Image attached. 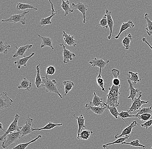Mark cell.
I'll use <instances>...</instances> for the list:
<instances>
[{"label": "cell", "mask_w": 152, "mask_h": 149, "mask_svg": "<svg viewBox=\"0 0 152 149\" xmlns=\"http://www.w3.org/2000/svg\"><path fill=\"white\" fill-rule=\"evenodd\" d=\"M152 107L141 108L140 109L137 111V113L136 115H141L142 114L146 113H152Z\"/></svg>", "instance_id": "obj_43"}, {"label": "cell", "mask_w": 152, "mask_h": 149, "mask_svg": "<svg viewBox=\"0 0 152 149\" xmlns=\"http://www.w3.org/2000/svg\"><path fill=\"white\" fill-rule=\"evenodd\" d=\"M29 13V11H24L23 13L19 14H14L10 16L9 18L6 20H3L1 21L2 23H21L25 25L26 21V16Z\"/></svg>", "instance_id": "obj_4"}, {"label": "cell", "mask_w": 152, "mask_h": 149, "mask_svg": "<svg viewBox=\"0 0 152 149\" xmlns=\"http://www.w3.org/2000/svg\"><path fill=\"white\" fill-rule=\"evenodd\" d=\"M151 149H152V146H151Z\"/></svg>", "instance_id": "obj_50"}, {"label": "cell", "mask_w": 152, "mask_h": 149, "mask_svg": "<svg viewBox=\"0 0 152 149\" xmlns=\"http://www.w3.org/2000/svg\"><path fill=\"white\" fill-rule=\"evenodd\" d=\"M121 145H131L133 147H137V148H142L143 149H146V147L142 144L140 143L139 140H133L130 142H124Z\"/></svg>", "instance_id": "obj_38"}, {"label": "cell", "mask_w": 152, "mask_h": 149, "mask_svg": "<svg viewBox=\"0 0 152 149\" xmlns=\"http://www.w3.org/2000/svg\"><path fill=\"white\" fill-rule=\"evenodd\" d=\"M102 69H99V74L97 76L96 81V83L98 85L101 89L102 91L105 92V90L104 88V85H107V84L104 83V80L102 77Z\"/></svg>", "instance_id": "obj_34"}, {"label": "cell", "mask_w": 152, "mask_h": 149, "mask_svg": "<svg viewBox=\"0 0 152 149\" xmlns=\"http://www.w3.org/2000/svg\"><path fill=\"white\" fill-rule=\"evenodd\" d=\"M62 125L63 124H62V123L55 124V123L50 121V122H48L47 125H45L44 127H42V128H39V129H34V128H32V129L33 132L35 131H41L43 130H51L54 129L55 127H57V126H62Z\"/></svg>", "instance_id": "obj_29"}, {"label": "cell", "mask_w": 152, "mask_h": 149, "mask_svg": "<svg viewBox=\"0 0 152 149\" xmlns=\"http://www.w3.org/2000/svg\"><path fill=\"white\" fill-rule=\"evenodd\" d=\"M109 62V60H107L106 61L102 59H97L94 57L93 60H90L89 62L90 65L93 67H98L99 69H104L106 65Z\"/></svg>", "instance_id": "obj_12"}, {"label": "cell", "mask_w": 152, "mask_h": 149, "mask_svg": "<svg viewBox=\"0 0 152 149\" xmlns=\"http://www.w3.org/2000/svg\"><path fill=\"white\" fill-rule=\"evenodd\" d=\"M33 121V118H30L29 117V115H28L25 124L22 127L20 131L22 137L30 134L33 132L32 125Z\"/></svg>", "instance_id": "obj_8"}, {"label": "cell", "mask_w": 152, "mask_h": 149, "mask_svg": "<svg viewBox=\"0 0 152 149\" xmlns=\"http://www.w3.org/2000/svg\"><path fill=\"white\" fill-rule=\"evenodd\" d=\"M118 116H119L122 120L124 121L125 118H138L139 116L136 115H131L129 114L128 111H122L120 112V113H119Z\"/></svg>", "instance_id": "obj_40"}, {"label": "cell", "mask_w": 152, "mask_h": 149, "mask_svg": "<svg viewBox=\"0 0 152 149\" xmlns=\"http://www.w3.org/2000/svg\"><path fill=\"white\" fill-rule=\"evenodd\" d=\"M33 46V44H26V45L21 46L18 48H17V47L16 46V48L17 49V51L13 56V57H17L19 56H22L23 57H26L24 55L25 52L31 49Z\"/></svg>", "instance_id": "obj_14"}, {"label": "cell", "mask_w": 152, "mask_h": 149, "mask_svg": "<svg viewBox=\"0 0 152 149\" xmlns=\"http://www.w3.org/2000/svg\"><path fill=\"white\" fill-rule=\"evenodd\" d=\"M128 84H129V88L128 90L130 91V95L128 96V99H131L132 100V102L134 101L136 96L137 95L138 93V89H135L134 87V84H132V81H131L130 79L128 78H127Z\"/></svg>", "instance_id": "obj_21"}, {"label": "cell", "mask_w": 152, "mask_h": 149, "mask_svg": "<svg viewBox=\"0 0 152 149\" xmlns=\"http://www.w3.org/2000/svg\"><path fill=\"white\" fill-rule=\"evenodd\" d=\"M105 14L107 15V23H108V27L110 29V34L108 37V39L110 40L113 36V29L114 27V21L112 17V12L109 11L108 9L105 10Z\"/></svg>", "instance_id": "obj_16"}, {"label": "cell", "mask_w": 152, "mask_h": 149, "mask_svg": "<svg viewBox=\"0 0 152 149\" xmlns=\"http://www.w3.org/2000/svg\"><path fill=\"white\" fill-rule=\"evenodd\" d=\"M129 137H130V135H127L126 136L124 137L118 138L116 140H115V141L112 142V143H107V144H105V145H102V147L104 149H106L107 148V147L108 146H110V145H117V144H121L123 142H124L125 140L128 139L129 138Z\"/></svg>", "instance_id": "obj_33"}, {"label": "cell", "mask_w": 152, "mask_h": 149, "mask_svg": "<svg viewBox=\"0 0 152 149\" xmlns=\"http://www.w3.org/2000/svg\"><path fill=\"white\" fill-rule=\"evenodd\" d=\"M142 96V92H140L139 96L138 97L134 98V101L132 102L131 107L129 108L128 111V113H132V112L136 111L139 110L141 108V107L143 104H147L149 102V101H144V100H141V97Z\"/></svg>", "instance_id": "obj_7"}, {"label": "cell", "mask_w": 152, "mask_h": 149, "mask_svg": "<svg viewBox=\"0 0 152 149\" xmlns=\"http://www.w3.org/2000/svg\"><path fill=\"white\" fill-rule=\"evenodd\" d=\"M35 55V53H32L28 57H26L22 58H18L17 60L14 62V65L17 67L18 69H21L22 66L26 67V63L30 59H31L33 56Z\"/></svg>", "instance_id": "obj_15"}, {"label": "cell", "mask_w": 152, "mask_h": 149, "mask_svg": "<svg viewBox=\"0 0 152 149\" xmlns=\"http://www.w3.org/2000/svg\"><path fill=\"white\" fill-rule=\"evenodd\" d=\"M13 100L8 96L7 92H0V110H4L12 106Z\"/></svg>", "instance_id": "obj_6"}, {"label": "cell", "mask_w": 152, "mask_h": 149, "mask_svg": "<svg viewBox=\"0 0 152 149\" xmlns=\"http://www.w3.org/2000/svg\"><path fill=\"white\" fill-rule=\"evenodd\" d=\"M57 14H58V12H56L54 14H52L51 16H49L47 17L42 19L40 22L39 24L42 26H45L48 25L52 24V22L51 21V20L53 17H54L55 15H57Z\"/></svg>", "instance_id": "obj_36"}, {"label": "cell", "mask_w": 152, "mask_h": 149, "mask_svg": "<svg viewBox=\"0 0 152 149\" xmlns=\"http://www.w3.org/2000/svg\"><path fill=\"white\" fill-rule=\"evenodd\" d=\"M63 84L64 86V91H65L64 95L66 96L72 90L73 87L75 86V84L74 82L69 81H64Z\"/></svg>", "instance_id": "obj_37"}, {"label": "cell", "mask_w": 152, "mask_h": 149, "mask_svg": "<svg viewBox=\"0 0 152 149\" xmlns=\"http://www.w3.org/2000/svg\"><path fill=\"white\" fill-rule=\"evenodd\" d=\"M56 71V69L55 67L52 65H50V66H48L46 69V75L52 76L55 73Z\"/></svg>", "instance_id": "obj_45"}, {"label": "cell", "mask_w": 152, "mask_h": 149, "mask_svg": "<svg viewBox=\"0 0 152 149\" xmlns=\"http://www.w3.org/2000/svg\"><path fill=\"white\" fill-rule=\"evenodd\" d=\"M73 116L75 118L77 121L78 126V129L77 133V137L79 135L81 131L84 129L86 127V126L85 125V118L82 114L80 115L78 117L76 116L75 114H74Z\"/></svg>", "instance_id": "obj_18"}, {"label": "cell", "mask_w": 152, "mask_h": 149, "mask_svg": "<svg viewBox=\"0 0 152 149\" xmlns=\"http://www.w3.org/2000/svg\"><path fill=\"white\" fill-rule=\"evenodd\" d=\"M132 40V36L131 34H128V36L124 38L122 41V44L126 50H128L130 49V43Z\"/></svg>", "instance_id": "obj_35"}, {"label": "cell", "mask_w": 152, "mask_h": 149, "mask_svg": "<svg viewBox=\"0 0 152 149\" xmlns=\"http://www.w3.org/2000/svg\"><path fill=\"white\" fill-rule=\"evenodd\" d=\"M42 79L43 83L41 85V87H45L46 92L58 94L61 98H63L62 95L60 93L57 88V82L56 80L49 79L47 75H46L45 77H42Z\"/></svg>", "instance_id": "obj_2"}, {"label": "cell", "mask_w": 152, "mask_h": 149, "mask_svg": "<svg viewBox=\"0 0 152 149\" xmlns=\"http://www.w3.org/2000/svg\"><path fill=\"white\" fill-rule=\"evenodd\" d=\"M41 135H38L36 138H34L33 140H31V141H29V142H28V143L19 144V145H17V146H15L14 148L9 149H26L27 148V147H28V145L36 142L38 139L41 138Z\"/></svg>", "instance_id": "obj_30"}, {"label": "cell", "mask_w": 152, "mask_h": 149, "mask_svg": "<svg viewBox=\"0 0 152 149\" xmlns=\"http://www.w3.org/2000/svg\"><path fill=\"white\" fill-rule=\"evenodd\" d=\"M32 88V83L27 78H24L20 82V84L18 86V89H24L29 91Z\"/></svg>", "instance_id": "obj_23"}, {"label": "cell", "mask_w": 152, "mask_h": 149, "mask_svg": "<svg viewBox=\"0 0 152 149\" xmlns=\"http://www.w3.org/2000/svg\"><path fill=\"white\" fill-rule=\"evenodd\" d=\"M152 125V119L151 120H148L143 124H141V126L142 128H145L146 129H149Z\"/></svg>", "instance_id": "obj_46"}, {"label": "cell", "mask_w": 152, "mask_h": 149, "mask_svg": "<svg viewBox=\"0 0 152 149\" xmlns=\"http://www.w3.org/2000/svg\"><path fill=\"white\" fill-rule=\"evenodd\" d=\"M20 116L17 114L15 116L14 121L11 122L7 130L6 131L4 134L2 135H0V141H2L5 137L6 136L9 134L12 133L14 132H19L20 131L22 127H20L18 126V121L20 118Z\"/></svg>", "instance_id": "obj_5"}, {"label": "cell", "mask_w": 152, "mask_h": 149, "mask_svg": "<svg viewBox=\"0 0 152 149\" xmlns=\"http://www.w3.org/2000/svg\"><path fill=\"white\" fill-rule=\"evenodd\" d=\"M142 41H143V42L145 43L146 44H147V45H148V46H149V47H150V48H151V49L152 50V46L149 43V42L147 41V39H146V38H142Z\"/></svg>", "instance_id": "obj_47"}, {"label": "cell", "mask_w": 152, "mask_h": 149, "mask_svg": "<svg viewBox=\"0 0 152 149\" xmlns=\"http://www.w3.org/2000/svg\"><path fill=\"white\" fill-rule=\"evenodd\" d=\"M63 37L64 42L68 46H74V47H75L77 46V41L75 40L74 36L67 34L65 31H64Z\"/></svg>", "instance_id": "obj_17"}, {"label": "cell", "mask_w": 152, "mask_h": 149, "mask_svg": "<svg viewBox=\"0 0 152 149\" xmlns=\"http://www.w3.org/2000/svg\"><path fill=\"white\" fill-rule=\"evenodd\" d=\"M59 45L61 46L63 49V63L65 64H66L68 63L70 61L73 60V58L76 57V55L75 53L66 49L65 45L63 44H61Z\"/></svg>", "instance_id": "obj_10"}, {"label": "cell", "mask_w": 152, "mask_h": 149, "mask_svg": "<svg viewBox=\"0 0 152 149\" xmlns=\"http://www.w3.org/2000/svg\"><path fill=\"white\" fill-rule=\"evenodd\" d=\"M128 74V78L130 79L133 84H136L141 81V79L139 76L138 73H133L131 71H129Z\"/></svg>", "instance_id": "obj_26"}, {"label": "cell", "mask_w": 152, "mask_h": 149, "mask_svg": "<svg viewBox=\"0 0 152 149\" xmlns=\"http://www.w3.org/2000/svg\"><path fill=\"white\" fill-rule=\"evenodd\" d=\"M16 8L18 10H24V11L26 9H34L36 10H37L38 9L37 8L34 7L32 5L20 2L18 3Z\"/></svg>", "instance_id": "obj_32"}, {"label": "cell", "mask_w": 152, "mask_h": 149, "mask_svg": "<svg viewBox=\"0 0 152 149\" xmlns=\"http://www.w3.org/2000/svg\"><path fill=\"white\" fill-rule=\"evenodd\" d=\"M138 123L137 121H134L132 122V123L130 124L128 127L124 129L122 132H121L120 134H116L115 136V139L120 138V137H123L124 136H126L127 135H130V134L132 133V131L133 128H134L136 126H138Z\"/></svg>", "instance_id": "obj_11"}, {"label": "cell", "mask_w": 152, "mask_h": 149, "mask_svg": "<svg viewBox=\"0 0 152 149\" xmlns=\"http://www.w3.org/2000/svg\"><path fill=\"white\" fill-rule=\"evenodd\" d=\"M99 26H102V28H106V29L109 27H108V23H107V15L106 14L103 16L102 18L100 21L99 23L97 25L96 27H98Z\"/></svg>", "instance_id": "obj_41"}, {"label": "cell", "mask_w": 152, "mask_h": 149, "mask_svg": "<svg viewBox=\"0 0 152 149\" xmlns=\"http://www.w3.org/2000/svg\"><path fill=\"white\" fill-rule=\"evenodd\" d=\"M121 85L115 86L113 84L111 88H109V93L107 95L106 103L110 107H118L120 103L118 102L120 95V88Z\"/></svg>", "instance_id": "obj_1"}, {"label": "cell", "mask_w": 152, "mask_h": 149, "mask_svg": "<svg viewBox=\"0 0 152 149\" xmlns=\"http://www.w3.org/2000/svg\"><path fill=\"white\" fill-rule=\"evenodd\" d=\"M10 48V45H7L2 41H0V53L6 55L9 52Z\"/></svg>", "instance_id": "obj_39"}, {"label": "cell", "mask_w": 152, "mask_h": 149, "mask_svg": "<svg viewBox=\"0 0 152 149\" xmlns=\"http://www.w3.org/2000/svg\"><path fill=\"white\" fill-rule=\"evenodd\" d=\"M37 36L42 39V44L41 45V48L48 47H50L52 50H54V47L52 45V40L49 37L42 36L39 34Z\"/></svg>", "instance_id": "obj_20"}, {"label": "cell", "mask_w": 152, "mask_h": 149, "mask_svg": "<svg viewBox=\"0 0 152 149\" xmlns=\"http://www.w3.org/2000/svg\"><path fill=\"white\" fill-rule=\"evenodd\" d=\"M104 105L105 106L102 107H97L92 106L90 103H86L85 105V107L87 110L92 111L93 113H94L98 115H101L103 113L105 110L107 108V106L104 102Z\"/></svg>", "instance_id": "obj_13"}, {"label": "cell", "mask_w": 152, "mask_h": 149, "mask_svg": "<svg viewBox=\"0 0 152 149\" xmlns=\"http://www.w3.org/2000/svg\"><path fill=\"white\" fill-rule=\"evenodd\" d=\"M152 115L151 113H146L142 114L141 115L139 116L138 119L142 121H146L149 120L151 117Z\"/></svg>", "instance_id": "obj_44"}, {"label": "cell", "mask_w": 152, "mask_h": 149, "mask_svg": "<svg viewBox=\"0 0 152 149\" xmlns=\"http://www.w3.org/2000/svg\"><path fill=\"white\" fill-rule=\"evenodd\" d=\"M94 132L89 130H82L80 133L79 135L77 137L79 140H87L90 138V136L93 134Z\"/></svg>", "instance_id": "obj_25"}, {"label": "cell", "mask_w": 152, "mask_h": 149, "mask_svg": "<svg viewBox=\"0 0 152 149\" xmlns=\"http://www.w3.org/2000/svg\"><path fill=\"white\" fill-rule=\"evenodd\" d=\"M72 5L74 9L78 10L83 14V23H85L86 21L89 19L86 18V14L87 10V8L89 7V6L87 5L86 3H83L80 2H79L77 4H75V3H72Z\"/></svg>", "instance_id": "obj_9"}, {"label": "cell", "mask_w": 152, "mask_h": 149, "mask_svg": "<svg viewBox=\"0 0 152 149\" xmlns=\"http://www.w3.org/2000/svg\"><path fill=\"white\" fill-rule=\"evenodd\" d=\"M40 64H39L36 67L37 74V76H36V78H35V84L37 89H39L40 87H41V85L43 83L42 77H41L40 76Z\"/></svg>", "instance_id": "obj_28"}, {"label": "cell", "mask_w": 152, "mask_h": 149, "mask_svg": "<svg viewBox=\"0 0 152 149\" xmlns=\"http://www.w3.org/2000/svg\"><path fill=\"white\" fill-rule=\"evenodd\" d=\"M49 2L51 4V8H52V14H54V13H56V11L55 10V8H54V6L53 5V3L51 1V0H48Z\"/></svg>", "instance_id": "obj_48"}, {"label": "cell", "mask_w": 152, "mask_h": 149, "mask_svg": "<svg viewBox=\"0 0 152 149\" xmlns=\"http://www.w3.org/2000/svg\"><path fill=\"white\" fill-rule=\"evenodd\" d=\"M144 18L147 21V27L145 28L147 35L151 36L152 35V21L150 20V17L148 14H145L144 15Z\"/></svg>", "instance_id": "obj_31"}, {"label": "cell", "mask_w": 152, "mask_h": 149, "mask_svg": "<svg viewBox=\"0 0 152 149\" xmlns=\"http://www.w3.org/2000/svg\"><path fill=\"white\" fill-rule=\"evenodd\" d=\"M22 137L20 131L14 132L6 136L2 143L1 146L3 148L7 149L10 146L17 142Z\"/></svg>", "instance_id": "obj_3"}, {"label": "cell", "mask_w": 152, "mask_h": 149, "mask_svg": "<svg viewBox=\"0 0 152 149\" xmlns=\"http://www.w3.org/2000/svg\"><path fill=\"white\" fill-rule=\"evenodd\" d=\"M94 97L92 102H90L91 104H92L94 107H102L105 106L104 102H103V99L101 97L97 95L95 92H94Z\"/></svg>", "instance_id": "obj_24"}, {"label": "cell", "mask_w": 152, "mask_h": 149, "mask_svg": "<svg viewBox=\"0 0 152 149\" xmlns=\"http://www.w3.org/2000/svg\"><path fill=\"white\" fill-rule=\"evenodd\" d=\"M134 24L132 20L128 21L127 23H123L121 26L119 33L117 36L115 37V39H119L120 35L123 32L128 29V28H132L134 27Z\"/></svg>", "instance_id": "obj_19"}, {"label": "cell", "mask_w": 152, "mask_h": 149, "mask_svg": "<svg viewBox=\"0 0 152 149\" xmlns=\"http://www.w3.org/2000/svg\"><path fill=\"white\" fill-rule=\"evenodd\" d=\"M0 130L3 131V132H6V131H5L4 129L3 124H2V123H1V122H0Z\"/></svg>", "instance_id": "obj_49"}, {"label": "cell", "mask_w": 152, "mask_h": 149, "mask_svg": "<svg viewBox=\"0 0 152 149\" xmlns=\"http://www.w3.org/2000/svg\"><path fill=\"white\" fill-rule=\"evenodd\" d=\"M62 4L61 6V7L63 10L64 11V16H66L68 15L69 14L72 13L74 12V9H72L70 6V1L69 0H66L65 1L64 0H61Z\"/></svg>", "instance_id": "obj_22"}, {"label": "cell", "mask_w": 152, "mask_h": 149, "mask_svg": "<svg viewBox=\"0 0 152 149\" xmlns=\"http://www.w3.org/2000/svg\"><path fill=\"white\" fill-rule=\"evenodd\" d=\"M112 74L114 78L112 81L113 84L115 86H118L120 85V80L119 79L118 77L119 76L120 72L119 70L116 69H113L111 71Z\"/></svg>", "instance_id": "obj_27"}, {"label": "cell", "mask_w": 152, "mask_h": 149, "mask_svg": "<svg viewBox=\"0 0 152 149\" xmlns=\"http://www.w3.org/2000/svg\"><path fill=\"white\" fill-rule=\"evenodd\" d=\"M106 104V103H105ZM107 109H109V112L116 119H117L118 118L119 115V112L117 109V107H110V106H107Z\"/></svg>", "instance_id": "obj_42"}]
</instances>
